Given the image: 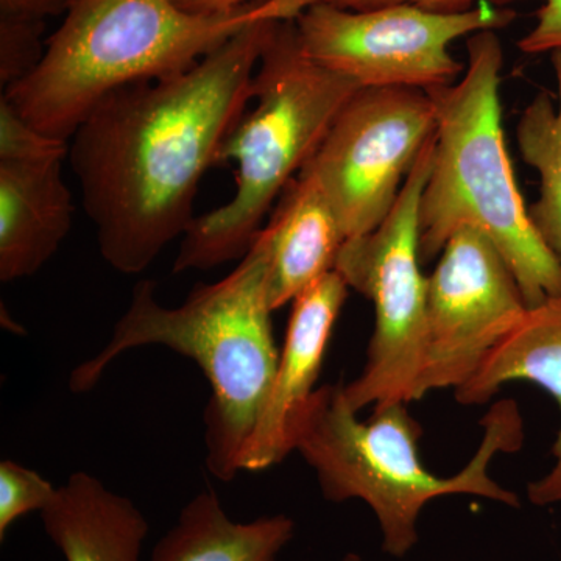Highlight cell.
I'll list each match as a JSON object with an SVG mask.
<instances>
[{"instance_id":"6da1fadb","label":"cell","mask_w":561,"mask_h":561,"mask_svg":"<svg viewBox=\"0 0 561 561\" xmlns=\"http://www.w3.org/2000/svg\"><path fill=\"white\" fill-rule=\"evenodd\" d=\"M273 21L247 25L184 72L111 92L72 136L81 201L114 271H147L190 230L198 184L253 99Z\"/></svg>"},{"instance_id":"7a4b0ae2","label":"cell","mask_w":561,"mask_h":561,"mask_svg":"<svg viewBox=\"0 0 561 561\" xmlns=\"http://www.w3.org/2000/svg\"><path fill=\"white\" fill-rule=\"evenodd\" d=\"M267 275V238L261 230L230 275L198 286L179 308L158 301L153 280H139L110 342L70 373L69 390L94 389L117 357L140 346H165L190 357L213 390L205 409L206 468L231 481L278 367Z\"/></svg>"},{"instance_id":"3957f363","label":"cell","mask_w":561,"mask_h":561,"mask_svg":"<svg viewBox=\"0 0 561 561\" xmlns=\"http://www.w3.org/2000/svg\"><path fill=\"white\" fill-rule=\"evenodd\" d=\"M302 10V0H253L214 14L173 0H79L39 65L2 98L41 133L69 142L111 92L184 72L247 25L295 20Z\"/></svg>"},{"instance_id":"277c9868","label":"cell","mask_w":561,"mask_h":561,"mask_svg":"<svg viewBox=\"0 0 561 561\" xmlns=\"http://www.w3.org/2000/svg\"><path fill=\"white\" fill-rule=\"evenodd\" d=\"M468 65L451 87L427 91L437 111L434 160L420 203L421 260L440 256L460 228L494 243L527 308L561 294V265L541 241L516 184L502 131L496 31L468 36Z\"/></svg>"},{"instance_id":"5b68a950","label":"cell","mask_w":561,"mask_h":561,"mask_svg":"<svg viewBox=\"0 0 561 561\" xmlns=\"http://www.w3.org/2000/svg\"><path fill=\"white\" fill-rule=\"evenodd\" d=\"M408 402L375 408L362 421L346 402L343 386L328 383L312 394L294 430V451L316 471L324 500L364 501L375 513L382 551L402 559L419 542L423 508L437 497L471 494L522 505L511 490L490 478V461L500 453L519 451L522 413L515 401L493 405L483 420V440L470 463L451 478H437L420 459L421 426Z\"/></svg>"},{"instance_id":"8992f818","label":"cell","mask_w":561,"mask_h":561,"mask_svg":"<svg viewBox=\"0 0 561 561\" xmlns=\"http://www.w3.org/2000/svg\"><path fill=\"white\" fill-rule=\"evenodd\" d=\"M359 90L356 81L306 55L295 20L273 21L254 73L256 106L232 128L217 160L238 164L234 197L195 217L181 241L173 273L242 260L275 202Z\"/></svg>"},{"instance_id":"52a82bcc","label":"cell","mask_w":561,"mask_h":561,"mask_svg":"<svg viewBox=\"0 0 561 561\" xmlns=\"http://www.w3.org/2000/svg\"><path fill=\"white\" fill-rule=\"evenodd\" d=\"M437 131V130H435ZM426 144L386 217L343 243L334 271L375 308V331L359 378L343 386L353 411L416 401L426 342L427 276L421 272L420 203L434 160Z\"/></svg>"},{"instance_id":"ba28073f","label":"cell","mask_w":561,"mask_h":561,"mask_svg":"<svg viewBox=\"0 0 561 561\" xmlns=\"http://www.w3.org/2000/svg\"><path fill=\"white\" fill-rule=\"evenodd\" d=\"M516 20L508 7L481 3L463 13H437L415 5L345 10L313 3L295 18L302 49L323 68L360 88L451 87L465 66L453 57L454 41L500 31Z\"/></svg>"},{"instance_id":"9c48e42d","label":"cell","mask_w":561,"mask_h":561,"mask_svg":"<svg viewBox=\"0 0 561 561\" xmlns=\"http://www.w3.org/2000/svg\"><path fill=\"white\" fill-rule=\"evenodd\" d=\"M437 130L430 92L360 88L332 122L302 175L323 192L346 241L375 230Z\"/></svg>"},{"instance_id":"30bf717a","label":"cell","mask_w":561,"mask_h":561,"mask_svg":"<svg viewBox=\"0 0 561 561\" xmlns=\"http://www.w3.org/2000/svg\"><path fill=\"white\" fill-rule=\"evenodd\" d=\"M518 280L483 232L460 228L427 276L426 342L416 401L459 390L527 312Z\"/></svg>"},{"instance_id":"8fae6325","label":"cell","mask_w":561,"mask_h":561,"mask_svg":"<svg viewBox=\"0 0 561 561\" xmlns=\"http://www.w3.org/2000/svg\"><path fill=\"white\" fill-rule=\"evenodd\" d=\"M350 287L332 271L295 298L278 367L256 426L243 445L239 471H262L294 451V430L316 393L324 353Z\"/></svg>"},{"instance_id":"7c38bea8","label":"cell","mask_w":561,"mask_h":561,"mask_svg":"<svg viewBox=\"0 0 561 561\" xmlns=\"http://www.w3.org/2000/svg\"><path fill=\"white\" fill-rule=\"evenodd\" d=\"M0 161V279L28 278L57 253L72 228V194L62 161Z\"/></svg>"},{"instance_id":"4fadbf2b","label":"cell","mask_w":561,"mask_h":561,"mask_svg":"<svg viewBox=\"0 0 561 561\" xmlns=\"http://www.w3.org/2000/svg\"><path fill=\"white\" fill-rule=\"evenodd\" d=\"M268 247V300L273 311L334 271L345 232L323 192L298 173L262 228Z\"/></svg>"},{"instance_id":"5bb4252c","label":"cell","mask_w":561,"mask_h":561,"mask_svg":"<svg viewBox=\"0 0 561 561\" xmlns=\"http://www.w3.org/2000/svg\"><path fill=\"white\" fill-rule=\"evenodd\" d=\"M512 381L537 383L551 394L561 412V294L527 309L470 381L456 390V400L465 405L485 404ZM553 456L556 465L549 476L529 486L534 504L561 502V427Z\"/></svg>"},{"instance_id":"9a60e30c","label":"cell","mask_w":561,"mask_h":561,"mask_svg":"<svg viewBox=\"0 0 561 561\" xmlns=\"http://www.w3.org/2000/svg\"><path fill=\"white\" fill-rule=\"evenodd\" d=\"M39 515L66 561H140L149 535L135 502L84 471L70 474Z\"/></svg>"},{"instance_id":"2e32d148","label":"cell","mask_w":561,"mask_h":561,"mask_svg":"<svg viewBox=\"0 0 561 561\" xmlns=\"http://www.w3.org/2000/svg\"><path fill=\"white\" fill-rule=\"evenodd\" d=\"M294 534V519L286 515L232 522L220 497L208 490L184 505L150 561H276Z\"/></svg>"},{"instance_id":"e0dca14e","label":"cell","mask_w":561,"mask_h":561,"mask_svg":"<svg viewBox=\"0 0 561 561\" xmlns=\"http://www.w3.org/2000/svg\"><path fill=\"white\" fill-rule=\"evenodd\" d=\"M557 101L540 92L516 124L523 160L540 179V195L531 205V225L561 265V51L551 55Z\"/></svg>"},{"instance_id":"ac0fdd59","label":"cell","mask_w":561,"mask_h":561,"mask_svg":"<svg viewBox=\"0 0 561 561\" xmlns=\"http://www.w3.org/2000/svg\"><path fill=\"white\" fill-rule=\"evenodd\" d=\"M57 489L24 465L9 459L0 461V540H5L10 527L22 516L44 511Z\"/></svg>"},{"instance_id":"d6986e66","label":"cell","mask_w":561,"mask_h":561,"mask_svg":"<svg viewBox=\"0 0 561 561\" xmlns=\"http://www.w3.org/2000/svg\"><path fill=\"white\" fill-rule=\"evenodd\" d=\"M46 21L0 14V81L16 83L31 73L43 58Z\"/></svg>"},{"instance_id":"ffe728a7","label":"cell","mask_w":561,"mask_h":561,"mask_svg":"<svg viewBox=\"0 0 561 561\" xmlns=\"http://www.w3.org/2000/svg\"><path fill=\"white\" fill-rule=\"evenodd\" d=\"M69 157V142L50 138L28 124L5 98L0 101V161Z\"/></svg>"},{"instance_id":"44dd1931","label":"cell","mask_w":561,"mask_h":561,"mask_svg":"<svg viewBox=\"0 0 561 561\" xmlns=\"http://www.w3.org/2000/svg\"><path fill=\"white\" fill-rule=\"evenodd\" d=\"M527 55L561 51V0H545L535 14V25L518 43Z\"/></svg>"},{"instance_id":"7402d4cb","label":"cell","mask_w":561,"mask_h":561,"mask_svg":"<svg viewBox=\"0 0 561 561\" xmlns=\"http://www.w3.org/2000/svg\"><path fill=\"white\" fill-rule=\"evenodd\" d=\"M320 2L345 10H371L405 3V5H415L420 9L437 11V13H463L483 2L494 7H508L515 2H523V0H308V7Z\"/></svg>"},{"instance_id":"603a6c76","label":"cell","mask_w":561,"mask_h":561,"mask_svg":"<svg viewBox=\"0 0 561 561\" xmlns=\"http://www.w3.org/2000/svg\"><path fill=\"white\" fill-rule=\"evenodd\" d=\"M79 0H0L3 16L46 21L47 18L68 14Z\"/></svg>"},{"instance_id":"cb8c5ba5","label":"cell","mask_w":561,"mask_h":561,"mask_svg":"<svg viewBox=\"0 0 561 561\" xmlns=\"http://www.w3.org/2000/svg\"><path fill=\"white\" fill-rule=\"evenodd\" d=\"M173 2L191 13L214 14L241 9L253 0H173Z\"/></svg>"},{"instance_id":"d4e9b609","label":"cell","mask_w":561,"mask_h":561,"mask_svg":"<svg viewBox=\"0 0 561 561\" xmlns=\"http://www.w3.org/2000/svg\"><path fill=\"white\" fill-rule=\"evenodd\" d=\"M342 561H365L362 559L360 556H357V553H346L345 559Z\"/></svg>"}]
</instances>
